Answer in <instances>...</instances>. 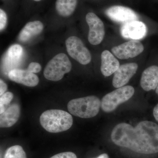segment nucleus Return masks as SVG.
Wrapping results in <instances>:
<instances>
[{
	"instance_id": "1",
	"label": "nucleus",
	"mask_w": 158,
	"mask_h": 158,
	"mask_svg": "<svg viewBox=\"0 0 158 158\" xmlns=\"http://www.w3.org/2000/svg\"><path fill=\"white\" fill-rule=\"evenodd\" d=\"M111 138L116 145L135 152L144 154L158 152V125L152 122L141 121L135 127L119 123L113 129Z\"/></svg>"
},
{
	"instance_id": "2",
	"label": "nucleus",
	"mask_w": 158,
	"mask_h": 158,
	"mask_svg": "<svg viewBox=\"0 0 158 158\" xmlns=\"http://www.w3.org/2000/svg\"><path fill=\"white\" fill-rule=\"evenodd\" d=\"M41 126L50 133H57L69 129L73 123L69 113L60 110H47L40 118Z\"/></svg>"
},
{
	"instance_id": "3",
	"label": "nucleus",
	"mask_w": 158,
	"mask_h": 158,
	"mask_svg": "<svg viewBox=\"0 0 158 158\" xmlns=\"http://www.w3.org/2000/svg\"><path fill=\"white\" fill-rule=\"evenodd\" d=\"M101 106V102L96 96H89L73 99L69 102V113L77 117L90 118L97 115Z\"/></svg>"
},
{
	"instance_id": "4",
	"label": "nucleus",
	"mask_w": 158,
	"mask_h": 158,
	"mask_svg": "<svg viewBox=\"0 0 158 158\" xmlns=\"http://www.w3.org/2000/svg\"><path fill=\"white\" fill-rule=\"evenodd\" d=\"M72 64L68 56L64 53L56 55L47 64L44 75L46 79L53 81H58L65 74L71 70Z\"/></svg>"
},
{
	"instance_id": "5",
	"label": "nucleus",
	"mask_w": 158,
	"mask_h": 158,
	"mask_svg": "<svg viewBox=\"0 0 158 158\" xmlns=\"http://www.w3.org/2000/svg\"><path fill=\"white\" fill-rule=\"evenodd\" d=\"M135 89L131 86H124L107 94L101 101L102 110L106 113H110L116 110L121 104L129 100L135 93Z\"/></svg>"
},
{
	"instance_id": "6",
	"label": "nucleus",
	"mask_w": 158,
	"mask_h": 158,
	"mask_svg": "<svg viewBox=\"0 0 158 158\" xmlns=\"http://www.w3.org/2000/svg\"><path fill=\"white\" fill-rule=\"evenodd\" d=\"M69 55L82 65L89 64L91 60L90 51L80 38L76 36L69 37L65 41Z\"/></svg>"
},
{
	"instance_id": "7",
	"label": "nucleus",
	"mask_w": 158,
	"mask_h": 158,
	"mask_svg": "<svg viewBox=\"0 0 158 158\" xmlns=\"http://www.w3.org/2000/svg\"><path fill=\"white\" fill-rule=\"evenodd\" d=\"M86 20L89 27L88 41L92 45H98L104 38V24L102 20L93 12L87 14Z\"/></svg>"
},
{
	"instance_id": "8",
	"label": "nucleus",
	"mask_w": 158,
	"mask_h": 158,
	"mask_svg": "<svg viewBox=\"0 0 158 158\" xmlns=\"http://www.w3.org/2000/svg\"><path fill=\"white\" fill-rule=\"evenodd\" d=\"M144 50V46L139 40H131L114 47L111 51L115 56L123 60L137 56Z\"/></svg>"
},
{
	"instance_id": "9",
	"label": "nucleus",
	"mask_w": 158,
	"mask_h": 158,
	"mask_svg": "<svg viewBox=\"0 0 158 158\" xmlns=\"http://www.w3.org/2000/svg\"><path fill=\"white\" fill-rule=\"evenodd\" d=\"M138 65L135 62L126 63L120 65L114 73L112 84L115 88L125 86L137 72Z\"/></svg>"
},
{
	"instance_id": "10",
	"label": "nucleus",
	"mask_w": 158,
	"mask_h": 158,
	"mask_svg": "<svg viewBox=\"0 0 158 158\" xmlns=\"http://www.w3.org/2000/svg\"><path fill=\"white\" fill-rule=\"evenodd\" d=\"M106 13L109 18L117 23H125L139 19L138 15L135 11L124 6H112L106 10Z\"/></svg>"
},
{
	"instance_id": "11",
	"label": "nucleus",
	"mask_w": 158,
	"mask_h": 158,
	"mask_svg": "<svg viewBox=\"0 0 158 158\" xmlns=\"http://www.w3.org/2000/svg\"><path fill=\"white\" fill-rule=\"evenodd\" d=\"M120 33L123 38L138 40L146 36L147 28L145 24L142 22L133 21L123 25Z\"/></svg>"
},
{
	"instance_id": "12",
	"label": "nucleus",
	"mask_w": 158,
	"mask_h": 158,
	"mask_svg": "<svg viewBox=\"0 0 158 158\" xmlns=\"http://www.w3.org/2000/svg\"><path fill=\"white\" fill-rule=\"evenodd\" d=\"M8 76L9 78L12 81L28 87H35L38 85L39 82L38 77L27 69H12L9 72Z\"/></svg>"
},
{
	"instance_id": "13",
	"label": "nucleus",
	"mask_w": 158,
	"mask_h": 158,
	"mask_svg": "<svg viewBox=\"0 0 158 158\" xmlns=\"http://www.w3.org/2000/svg\"><path fill=\"white\" fill-rule=\"evenodd\" d=\"M140 85L145 91L155 90L158 85V66L152 65L145 69L141 75Z\"/></svg>"
},
{
	"instance_id": "14",
	"label": "nucleus",
	"mask_w": 158,
	"mask_h": 158,
	"mask_svg": "<svg viewBox=\"0 0 158 158\" xmlns=\"http://www.w3.org/2000/svg\"><path fill=\"white\" fill-rule=\"evenodd\" d=\"M120 66L119 61L112 53L105 50L101 54V71L105 77H109L116 72Z\"/></svg>"
},
{
	"instance_id": "15",
	"label": "nucleus",
	"mask_w": 158,
	"mask_h": 158,
	"mask_svg": "<svg viewBox=\"0 0 158 158\" xmlns=\"http://www.w3.org/2000/svg\"><path fill=\"white\" fill-rule=\"evenodd\" d=\"M20 116V108L17 104H13L8 107L0 116L1 128L10 127L18 120Z\"/></svg>"
},
{
	"instance_id": "16",
	"label": "nucleus",
	"mask_w": 158,
	"mask_h": 158,
	"mask_svg": "<svg viewBox=\"0 0 158 158\" xmlns=\"http://www.w3.org/2000/svg\"><path fill=\"white\" fill-rule=\"evenodd\" d=\"M43 24L39 21L30 22L25 26L20 32L19 39L22 42H25L37 36L42 32Z\"/></svg>"
},
{
	"instance_id": "17",
	"label": "nucleus",
	"mask_w": 158,
	"mask_h": 158,
	"mask_svg": "<svg viewBox=\"0 0 158 158\" xmlns=\"http://www.w3.org/2000/svg\"><path fill=\"white\" fill-rule=\"evenodd\" d=\"M77 5V0H56V8L59 15L68 17L73 13Z\"/></svg>"
},
{
	"instance_id": "18",
	"label": "nucleus",
	"mask_w": 158,
	"mask_h": 158,
	"mask_svg": "<svg viewBox=\"0 0 158 158\" xmlns=\"http://www.w3.org/2000/svg\"><path fill=\"white\" fill-rule=\"evenodd\" d=\"M4 158H27V157L22 147L19 145H15L7 149Z\"/></svg>"
},
{
	"instance_id": "19",
	"label": "nucleus",
	"mask_w": 158,
	"mask_h": 158,
	"mask_svg": "<svg viewBox=\"0 0 158 158\" xmlns=\"http://www.w3.org/2000/svg\"><path fill=\"white\" fill-rule=\"evenodd\" d=\"M23 49L19 44L11 46L8 51V56L11 62H16L22 56Z\"/></svg>"
},
{
	"instance_id": "20",
	"label": "nucleus",
	"mask_w": 158,
	"mask_h": 158,
	"mask_svg": "<svg viewBox=\"0 0 158 158\" xmlns=\"http://www.w3.org/2000/svg\"><path fill=\"white\" fill-rule=\"evenodd\" d=\"M13 98V94L11 92H7L0 98V113L2 114L8 108Z\"/></svg>"
},
{
	"instance_id": "21",
	"label": "nucleus",
	"mask_w": 158,
	"mask_h": 158,
	"mask_svg": "<svg viewBox=\"0 0 158 158\" xmlns=\"http://www.w3.org/2000/svg\"><path fill=\"white\" fill-rule=\"evenodd\" d=\"M50 158H77L76 155L71 152H66L55 155Z\"/></svg>"
},
{
	"instance_id": "22",
	"label": "nucleus",
	"mask_w": 158,
	"mask_h": 158,
	"mask_svg": "<svg viewBox=\"0 0 158 158\" xmlns=\"http://www.w3.org/2000/svg\"><path fill=\"white\" fill-rule=\"evenodd\" d=\"M41 69V66L39 63L32 62L29 64L27 70L32 73H38Z\"/></svg>"
},
{
	"instance_id": "23",
	"label": "nucleus",
	"mask_w": 158,
	"mask_h": 158,
	"mask_svg": "<svg viewBox=\"0 0 158 158\" xmlns=\"http://www.w3.org/2000/svg\"><path fill=\"white\" fill-rule=\"evenodd\" d=\"M7 15L6 12L2 9H0V30L5 28L7 23Z\"/></svg>"
},
{
	"instance_id": "24",
	"label": "nucleus",
	"mask_w": 158,
	"mask_h": 158,
	"mask_svg": "<svg viewBox=\"0 0 158 158\" xmlns=\"http://www.w3.org/2000/svg\"><path fill=\"white\" fill-rule=\"evenodd\" d=\"M7 88L8 87L7 85L2 79H1L0 80V96H2L4 94L6 93Z\"/></svg>"
},
{
	"instance_id": "25",
	"label": "nucleus",
	"mask_w": 158,
	"mask_h": 158,
	"mask_svg": "<svg viewBox=\"0 0 158 158\" xmlns=\"http://www.w3.org/2000/svg\"><path fill=\"white\" fill-rule=\"evenodd\" d=\"M153 114L156 120L158 122V104L154 108Z\"/></svg>"
},
{
	"instance_id": "26",
	"label": "nucleus",
	"mask_w": 158,
	"mask_h": 158,
	"mask_svg": "<svg viewBox=\"0 0 158 158\" xmlns=\"http://www.w3.org/2000/svg\"><path fill=\"white\" fill-rule=\"evenodd\" d=\"M109 158V156L107 154H102L98 156L97 158Z\"/></svg>"
},
{
	"instance_id": "27",
	"label": "nucleus",
	"mask_w": 158,
	"mask_h": 158,
	"mask_svg": "<svg viewBox=\"0 0 158 158\" xmlns=\"http://www.w3.org/2000/svg\"><path fill=\"white\" fill-rule=\"evenodd\" d=\"M156 93L157 94L158 96V85H157V86L156 88Z\"/></svg>"
},
{
	"instance_id": "28",
	"label": "nucleus",
	"mask_w": 158,
	"mask_h": 158,
	"mask_svg": "<svg viewBox=\"0 0 158 158\" xmlns=\"http://www.w3.org/2000/svg\"><path fill=\"white\" fill-rule=\"evenodd\" d=\"M34 1H36V2H39V1H41V0H34Z\"/></svg>"
}]
</instances>
